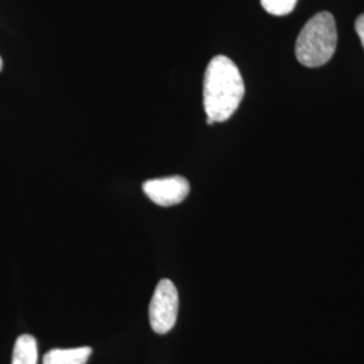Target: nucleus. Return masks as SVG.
Masks as SVG:
<instances>
[{
    "mask_svg": "<svg viewBox=\"0 0 364 364\" xmlns=\"http://www.w3.org/2000/svg\"><path fill=\"white\" fill-rule=\"evenodd\" d=\"M245 81L239 68L225 55L209 61L204 75L203 100L208 124L221 123L234 115L245 97Z\"/></svg>",
    "mask_w": 364,
    "mask_h": 364,
    "instance_id": "nucleus-1",
    "label": "nucleus"
},
{
    "mask_svg": "<svg viewBox=\"0 0 364 364\" xmlns=\"http://www.w3.org/2000/svg\"><path fill=\"white\" fill-rule=\"evenodd\" d=\"M338 46V28L333 15L328 11L316 14L299 31L296 57L308 68L326 65Z\"/></svg>",
    "mask_w": 364,
    "mask_h": 364,
    "instance_id": "nucleus-2",
    "label": "nucleus"
},
{
    "mask_svg": "<svg viewBox=\"0 0 364 364\" xmlns=\"http://www.w3.org/2000/svg\"><path fill=\"white\" fill-rule=\"evenodd\" d=\"M180 297L170 279H161L149 306L150 326L158 335H166L176 326Z\"/></svg>",
    "mask_w": 364,
    "mask_h": 364,
    "instance_id": "nucleus-3",
    "label": "nucleus"
},
{
    "mask_svg": "<svg viewBox=\"0 0 364 364\" xmlns=\"http://www.w3.org/2000/svg\"><path fill=\"white\" fill-rule=\"evenodd\" d=\"M146 196L159 207L181 204L191 192V185L181 176L149 180L144 183Z\"/></svg>",
    "mask_w": 364,
    "mask_h": 364,
    "instance_id": "nucleus-4",
    "label": "nucleus"
},
{
    "mask_svg": "<svg viewBox=\"0 0 364 364\" xmlns=\"http://www.w3.org/2000/svg\"><path fill=\"white\" fill-rule=\"evenodd\" d=\"M91 355V347L52 350L43 356V364H87Z\"/></svg>",
    "mask_w": 364,
    "mask_h": 364,
    "instance_id": "nucleus-5",
    "label": "nucleus"
},
{
    "mask_svg": "<svg viewBox=\"0 0 364 364\" xmlns=\"http://www.w3.org/2000/svg\"><path fill=\"white\" fill-rule=\"evenodd\" d=\"M38 363L37 340L31 335H22L15 341L11 364Z\"/></svg>",
    "mask_w": 364,
    "mask_h": 364,
    "instance_id": "nucleus-6",
    "label": "nucleus"
},
{
    "mask_svg": "<svg viewBox=\"0 0 364 364\" xmlns=\"http://www.w3.org/2000/svg\"><path fill=\"white\" fill-rule=\"evenodd\" d=\"M299 0H260L262 7L272 15L284 16L291 13Z\"/></svg>",
    "mask_w": 364,
    "mask_h": 364,
    "instance_id": "nucleus-7",
    "label": "nucleus"
},
{
    "mask_svg": "<svg viewBox=\"0 0 364 364\" xmlns=\"http://www.w3.org/2000/svg\"><path fill=\"white\" fill-rule=\"evenodd\" d=\"M355 30H356V33H358V36L360 38V42H362V46H363L364 49V14L356 19Z\"/></svg>",
    "mask_w": 364,
    "mask_h": 364,
    "instance_id": "nucleus-8",
    "label": "nucleus"
},
{
    "mask_svg": "<svg viewBox=\"0 0 364 364\" xmlns=\"http://www.w3.org/2000/svg\"><path fill=\"white\" fill-rule=\"evenodd\" d=\"M1 68H3V60H1V57H0V70H1Z\"/></svg>",
    "mask_w": 364,
    "mask_h": 364,
    "instance_id": "nucleus-9",
    "label": "nucleus"
}]
</instances>
